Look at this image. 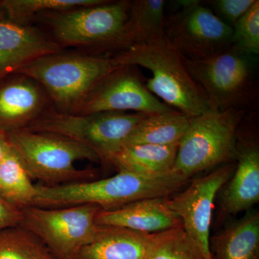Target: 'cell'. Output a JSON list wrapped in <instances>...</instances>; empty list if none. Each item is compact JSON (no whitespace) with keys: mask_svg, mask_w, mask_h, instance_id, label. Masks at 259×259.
Returning <instances> with one entry per match:
<instances>
[{"mask_svg":"<svg viewBox=\"0 0 259 259\" xmlns=\"http://www.w3.org/2000/svg\"><path fill=\"white\" fill-rule=\"evenodd\" d=\"M189 179L172 170L157 176L118 171L115 176L55 186L35 185L32 206L61 208L91 204L102 210L118 208L131 202L169 197L188 183Z\"/></svg>","mask_w":259,"mask_h":259,"instance_id":"7a4b0ae2","label":"cell"},{"mask_svg":"<svg viewBox=\"0 0 259 259\" xmlns=\"http://www.w3.org/2000/svg\"><path fill=\"white\" fill-rule=\"evenodd\" d=\"M246 112L208 111L192 117L179 144L174 170L190 179L237 158V134Z\"/></svg>","mask_w":259,"mask_h":259,"instance_id":"52a82bcc","label":"cell"},{"mask_svg":"<svg viewBox=\"0 0 259 259\" xmlns=\"http://www.w3.org/2000/svg\"><path fill=\"white\" fill-rule=\"evenodd\" d=\"M10 144L18 151L32 180L55 186L86 182L95 177L93 169H79L75 163L100 160L91 149L61 135L25 128L8 133Z\"/></svg>","mask_w":259,"mask_h":259,"instance_id":"5b68a950","label":"cell"},{"mask_svg":"<svg viewBox=\"0 0 259 259\" xmlns=\"http://www.w3.org/2000/svg\"><path fill=\"white\" fill-rule=\"evenodd\" d=\"M173 110L148 91L138 66L119 65L96 83L74 114L131 111L154 115Z\"/></svg>","mask_w":259,"mask_h":259,"instance_id":"8fae6325","label":"cell"},{"mask_svg":"<svg viewBox=\"0 0 259 259\" xmlns=\"http://www.w3.org/2000/svg\"><path fill=\"white\" fill-rule=\"evenodd\" d=\"M106 0H0V16L20 25H33L40 13L100 5Z\"/></svg>","mask_w":259,"mask_h":259,"instance_id":"603a6c76","label":"cell"},{"mask_svg":"<svg viewBox=\"0 0 259 259\" xmlns=\"http://www.w3.org/2000/svg\"><path fill=\"white\" fill-rule=\"evenodd\" d=\"M179 144H136L124 146L110 165L118 171L144 176L164 175L174 169Z\"/></svg>","mask_w":259,"mask_h":259,"instance_id":"ac0fdd59","label":"cell"},{"mask_svg":"<svg viewBox=\"0 0 259 259\" xmlns=\"http://www.w3.org/2000/svg\"><path fill=\"white\" fill-rule=\"evenodd\" d=\"M35 194V185L21 156L10 143L0 163V197L22 210L32 206Z\"/></svg>","mask_w":259,"mask_h":259,"instance_id":"7402d4cb","label":"cell"},{"mask_svg":"<svg viewBox=\"0 0 259 259\" xmlns=\"http://www.w3.org/2000/svg\"><path fill=\"white\" fill-rule=\"evenodd\" d=\"M131 1L106 0L100 5L40 13L33 20L61 49L112 56L127 49Z\"/></svg>","mask_w":259,"mask_h":259,"instance_id":"6da1fadb","label":"cell"},{"mask_svg":"<svg viewBox=\"0 0 259 259\" xmlns=\"http://www.w3.org/2000/svg\"><path fill=\"white\" fill-rule=\"evenodd\" d=\"M213 259H258L259 213L248 214L210 238Z\"/></svg>","mask_w":259,"mask_h":259,"instance_id":"d6986e66","label":"cell"},{"mask_svg":"<svg viewBox=\"0 0 259 259\" xmlns=\"http://www.w3.org/2000/svg\"><path fill=\"white\" fill-rule=\"evenodd\" d=\"M152 234L102 226L98 238L75 259H144Z\"/></svg>","mask_w":259,"mask_h":259,"instance_id":"e0dca14e","label":"cell"},{"mask_svg":"<svg viewBox=\"0 0 259 259\" xmlns=\"http://www.w3.org/2000/svg\"><path fill=\"white\" fill-rule=\"evenodd\" d=\"M63 50L35 25H20L0 16V78L32 61Z\"/></svg>","mask_w":259,"mask_h":259,"instance_id":"5bb4252c","label":"cell"},{"mask_svg":"<svg viewBox=\"0 0 259 259\" xmlns=\"http://www.w3.org/2000/svg\"><path fill=\"white\" fill-rule=\"evenodd\" d=\"M253 58L231 44L205 59L186 63L210 110L246 112L258 101Z\"/></svg>","mask_w":259,"mask_h":259,"instance_id":"8992f818","label":"cell"},{"mask_svg":"<svg viewBox=\"0 0 259 259\" xmlns=\"http://www.w3.org/2000/svg\"><path fill=\"white\" fill-rule=\"evenodd\" d=\"M168 197L141 199L118 208L101 209L97 214V224L125 228L148 234L180 227L182 226V221L168 207Z\"/></svg>","mask_w":259,"mask_h":259,"instance_id":"9a60e30c","label":"cell"},{"mask_svg":"<svg viewBox=\"0 0 259 259\" xmlns=\"http://www.w3.org/2000/svg\"><path fill=\"white\" fill-rule=\"evenodd\" d=\"M146 115L128 112L76 115L52 108L34 121L28 129L53 133L74 140L91 149L100 162L110 165L133 130Z\"/></svg>","mask_w":259,"mask_h":259,"instance_id":"ba28073f","label":"cell"},{"mask_svg":"<svg viewBox=\"0 0 259 259\" xmlns=\"http://www.w3.org/2000/svg\"><path fill=\"white\" fill-rule=\"evenodd\" d=\"M144 259H204L182 226L153 233Z\"/></svg>","mask_w":259,"mask_h":259,"instance_id":"d4e9b609","label":"cell"},{"mask_svg":"<svg viewBox=\"0 0 259 259\" xmlns=\"http://www.w3.org/2000/svg\"><path fill=\"white\" fill-rule=\"evenodd\" d=\"M52 108L47 92L28 75L16 72L0 78V130L6 134L28 128Z\"/></svg>","mask_w":259,"mask_h":259,"instance_id":"4fadbf2b","label":"cell"},{"mask_svg":"<svg viewBox=\"0 0 259 259\" xmlns=\"http://www.w3.org/2000/svg\"><path fill=\"white\" fill-rule=\"evenodd\" d=\"M235 168L234 162L223 164L167 198L168 207L180 218L184 231L204 259H213L209 241L214 199L231 178Z\"/></svg>","mask_w":259,"mask_h":259,"instance_id":"7c38bea8","label":"cell"},{"mask_svg":"<svg viewBox=\"0 0 259 259\" xmlns=\"http://www.w3.org/2000/svg\"><path fill=\"white\" fill-rule=\"evenodd\" d=\"M117 65L149 70L146 88L177 111L196 117L209 109L208 102L187 68L186 59L166 39L134 46L111 56Z\"/></svg>","mask_w":259,"mask_h":259,"instance_id":"3957f363","label":"cell"},{"mask_svg":"<svg viewBox=\"0 0 259 259\" xmlns=\"http://www.w3.org/2000/svg\"><path fill=\"white\" fill-rule=\"evenodd\" d=\"M23 219V212L0 197V231L20 226Z\"/></svg>","mask_w":259,"mask_h":259,"instance_id":"83f0119b","label":"cell"},{"mask_svg":"<svg viewBox=\"0 0 259 259\" xmlns=\"http://www.w3.org/2000/svg\"><path fill=\"white\" fill-rule=\"evenodd\" d=\"M0 259H57L35 235L18 226L0 231Z\"/></svg>","mask_w":259,"mask_h":259,"instance_id":"cb8c5ba5","label":"cell"},{"mask_svg":"<svg viewBox=\"0 0 259 259\" xmlns=\"http://www.w3.org/2000/svg\"><path fill=\"white\" fill-rule=\"evenodd\" d=\"M232 44L249 55H258V0L233 27Z\"/></svg>","mask_w":259,"mask_h":259,"instance_id":"484cf974","label":"cell"},{"mask_svg":"<svg viewBox=\"0 0 259 259\" xmlns=\"http://www.w3.org/2000/svg\"><path fill=\"white\" fill-rule=\"evenodd\" d=\"M165 5L163 0L131 1L126 49L166 38Z\"/></svg>","mask_w":259,"mask_h":259,"instance_id":"44dd1931","label":"cell"},{"mask_svg":"<svg viewBox=\"0 0 259 259\" xmlns=\"http://www.w3.org/2000/svg\"><path fill=\"white\" fill-rule=\"evenodd\" d=\"M237 158L231 182L223 194V212L234 214L259 202V148L255 139L237 136Z\"/></svg>","mask_w":259,"mask_h":259,"instance_id":"2e32d148","label":"cell"},{"mask_svg":"<svg viewBox=\"0 0 259 259\" xmlns=\"http://www.w3.org/2000/svg\"><path fill=\"white\" fill-rule=\"evenodd\" d=\"M192 119V117L177 110L147 115L133 130L124 146L136 144H179L187 132Z\"/></svg>","mask_w":259,"mask_h":259,"instance_id":"ffe728a7","label":"cell"},{"mask_svg":"<svg viewBox=\"0 0 259 259\" xmlns=\"http://www.w3.org/2000/svg\"><path fill=\"white\" fill-rule=\"evenodd\" d=\"M179 10L166 18L167 41L187 60H199L232 44L233 28L198 0L177 2Z\"/></svg>","mask_w":259,"mask_h":259,"instance_id":"30bf717a","label":"cell"},{"mask_svg":"<svg viewBox=\"0 0 259 259\" xmlns=\"http://www.w3.org/2000/svg\"><path fill=\"white\" fill-rule=\"evenodd\" d=\"M256 0H213L207 1L217 12L218 17L233 28L253 6Z\"/></svg>","mask_w":259,"mask_h":259,"instance_id":"4316f807","label":"cell"},{"mask_svg":"<svg viewBox=\"0 0 259 259\" xmlns=\"http://www.w3.org/2000/svg\"><path fill=\"white\" fill-rule=\"evenodd\" d=\"M9 145L10 142L9 140H8V134L5 131L0 130V163L4 157Z\"/></svg>","mask_w":259,"mask_h":259,"instance_id":"f1b7e54d","label":"cell"},{"mask_svg":"<svg viewBox=\"0 0 259 259\" xmlns=\"http://www.w3.org/2000/svg\"><path fill=\"white\" fill-rule=\"evenodd\" d=\"M100 210L91 204L61 208L30 206L22 209L20 226L37 237L57 259H75L98 238L102 226L96 217Z\"/></svg>","mask_w":259,"mask_h":259,"instance_id":"9c48e42d","label":"cell"},{"mask_svg":"<svg viewBox=\"0 0 259 259\" xmlns=\"http://www.w3.org/2000/svg\"><path fill=\"white\" fill-rule=\"evenodd\" d=\"M118 66L111 56L63 49L35 59L18 72L36 80L56 110L74 114L96 83Z\"/></svg>","mask_w":259,"mask_h":259,"instance_id":"277c9868","label":"cell"}]
</instances>
